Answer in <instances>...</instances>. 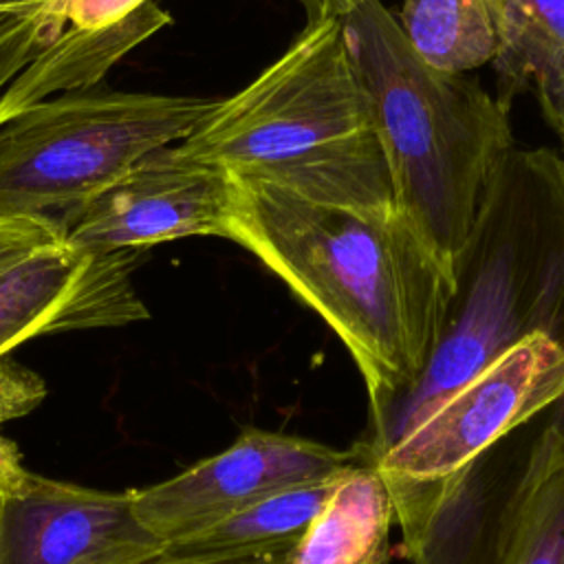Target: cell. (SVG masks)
Here are the masks:
<instances>
[{"mask_svg":"<svg viewBox=\"0 0 564 564\" xmlns=\"http://www.w3.org/2000/svg\"><path fill=\"white\" fill-rule=\"evenodd\" d=\"M531 333L564 348V161L549 150H511L421 372L364 441L372 456ZM557 412L564 419V397Z\"/></svg>","mask_w":564,"mask_h":564,"instance_id":"3","label":"cell"},{"mask_svg":"<svg viewBox=\"0 0 564 564\" xmlns=\"http://www.w3.org/2000/svg\"><path fill=\"white\" fill-rule=\"evenodd\" d=\"M390 491L368 452L346 467L282 564H390Z\"/></svg>","mask_w":564,"mask_h":564,"instance_id":"12","label":"cell"},{"mask_svg":"<svg viewBox=\"0 0 564 564\" xmlns=\"http://www.w3.org/2000/svg\"><path fill=\"white\" fill-rule=\"evenodd\" d=\"M148 0H59L57 20L70 24L73 29H97L108 26L132 11H137Z\"/></svg>","mask_w":564,"mask_h":564,"instance_id":"20","label":"cell"},{"mask_svg":"<svg viewBox=\"0 0 564 564\" xmlns=\"http://www.w3.org/2000/svg\"><path fill=\"white\" fill-rule=\"evenodd\" d=\"M344 469L315 480L291 485L267 498H260L234 516L185 540L167 544L161 555L198 560H249L284 555L315 518Z\"/></svg>","mask_w":564,"mask_h":564,"instance_id":"14","label":"cell"},{"mask_svg":"<svg viewBox=\"0 0 564 564\" xmlns=\"http://www.w3.org/2000/svg\"><path fill=\"white\" fill-rule=\"evenodd\" d=\"M59 0H0V93L59 37Z\"/></svg>","mask_w":564,"mask_h":564,"instance_id":"18","label":"cell"},{"mask_svg":"<svg viewBox=\"0 0 564 564\" xmlns=\"http://www.w3.org/2000/svg\"><path fill=\"white\" fill-rule=\"evenodd\" d=\"M383 145L392 205L454 275L513 150L507 110L463 75L430 68L381 0L341 18Z\"/></svg>","mask_w":564,"mask_h":564,"instance_id":"4","label":"cell"},{"mask_svg":"<svg viewBox=\"0 0 564 564\" xmlns=\"http://www.w3.org/2000/svg\"><path fill=\"white\" fill-rule=\"evenodd\" d=\"M88 262V253L59 240L0 275V357L31 337L106 326Z\"/></svg>","mask_w":564,"mask_h":564,"instance_id":"11","label":"cell"},{"mask_svg":"<svg viewBox=\"0 0 564 564\" xmlns=\"http://www.w3.org/2000/svg\"><path fill=\"white\" fill-rule=\"evenodd\" d=\"M284 555L249 557V560H198V557H163V555H159L148 564H282Z\"/></svg>","mask_w":564,"mask_h":564,"instance_id":"23","label":"cell"},{"mask_svg":"<svg viewBox=\"0 0 564 564\" xmlns=\"http://www.w3.org/2000/svg\"><path fill=\"white\" fill-rule=\"evenodd\" d=\"M231 176V174H229ZM227 240L251 251L350 352L372 427L421 372L456 280L397 209L302 198L231 176Z\"/></svg>","mask_w":564,"mask_h":564,"instance_id":"1","label":"cell"},{"mask_svg":"<svg viewBox=\"0 0 564 564\" xmlns=\"http://www.w3.org/2000/svg\"><path fill=\"white\" fill-rule=\"evenodd\" d=\"M59 240L64 238H59L51 227L42 223L24 218H0V275L37 249Z\"/></svg>","mask_w":564,"mask_h":564,"instance_id":"19","label":"cell"},{"mask_svg":"<svg viewBox=\"0 0 564 564\" xmlns=\"http://www.w3.org/2000/svg\"><path fill=\"white\" fill-rule=\"evenodd\" d=\"M489 2V7H491V11L496 13V20H498V15L502 13V9H505V0H487Z\"/></svg>","mask_w":564,"mask_h":564,"instance_id":"24","label":"cell"},{"mask_svg":"<svg viewBox=\"0 0 564 564\" xmlns=\"http://www.w3.org/2000/svg\"><path fill=\"white\" fill-rule=\"evenodd\" d=\"M562 145H564V143H562ZM562 161H564V156H562Z\"/></svg>","mask_w":564,"mask_h":564,"instance_id":"25","label":"cell"},{"mask_svg":"<svg viewBox=\"0 0 564 564\" xmlns=\"http://www.w3.org/2000/svg\"><path fill=\"white\" fill-rule=\"evenodd\" d=\"M229 214L231 176L165 145L97 194L64 240L82 253L106 256L187 236L227 238Z\"/></svg>","mask_w":564,"mask_h":564,"instance_id":"9","label":"cell"},{"mask_svg":"<svg viewBox=\"0 0 564 564\" xmlns=\"http://www.w3.org/2000/svg\"><path fill=\"white\" fill-rule=\"evenodd\" d=\"M564 397V348L531 333L443 397L375 456L401 535L463 467Z\"/></svg>","mask_w":564,"mask_h":564,"instance_id":"6","label":"cell"},{"mask_svg":"<svg viewBox=\"0 0 564 564\" xmlns=\"http://www.w3.org/2000/svg\"><path fill=\"white\" fill-rule=\"evenodd\" d=\"M546 419L507 434L434 494L403 533L412 564H505Z\"/></svg>","mask_w":564,"mask_h":564,"instance_id":"10","label":"cell"},{"mask_svg":"<svg viewBox=\"0 0 564 564\" xmlns=\"http://www.w3.org/2000/svg\"><path fill=\"white\" fill-rule=\"evenodd\" d=\"M397 24L419 59L441 73L463 75L498 53L496 13L487 0H405Z\"/></svg>","mask_w":564,"mask_h":564,"instance_id":"15","label":"cell"},{"mask_svg":"<svg viewBox=\"0 0 564 564\" xmlns=\"http://www.w3.org/2000/svg\"><path fill=\"white\" fill-rule=\"evenodd\" d=\"M368 452L364 441L339 449L293 434L245 427L223 452L163 482L132 489L134 511L167 546L280 489L355 465Z\"/></svg>","mask_w":564,"mask_h":564,"instance_id":"8","label":"cell"},{"mask_svg":"<svg viewBox=\"0 0 564 564\" xmlns=\"http://www.w3.org/2000/svg\"><path fill=\"white\" fill-rule=\"evenodd\" d=\"M220 99L68 90L0 123V218L66 236L77 214L145 154L187 139Z\"/></svg>","mask_w":564,"mask_h":564,"instance_id":"5","label":"cell"},{"mask_svg":"<svg viewBox=\"0 0 564 564\" xmlns=\"http://www.w3.org/2000/svg\"><path fill=\"white\" fill-rule=\"evenodd\" d=\"M505 564H564V432L551 416Z\"/></svg>","mask_w":564,"mask_h":564,"instance_id":"17","label":"cell"},{"mask_svg":"<svg viewBox=\"0 0 564 564\" xmlns=\"http://www.w3.org/2000/svg\"><path fill=\"white\" fill-rule=\"evenodd\" d=\"M306 11V22H317L324 18H344L361 0H300Z\"/></svg>","mask_w":564,"mask_h":564,"instance_id":"22","label":"cell"},{"mask_svg":"<svg viewBox=\"0 0 564 564\" xmlns=\"http://www.w3.org/2000/svg\"><path fill=\"white\" fill-rule=\"evenodd\" d=\"M174 150L315 203L394 209L370 97L341 18L306 22L275 62L220 99Z\"/></svg>","mask_w":564,"mask_h":564,"instance_id":"2","label":"cell"},{"mask_svg":"<svg viewBox=\"0 0 564 564\" xmlns=\"http://www.w3.org/2000/svg\"><path fill=\"white\" fill-rule=\"evenodd\" d=\"M167 24H172V15L148 0L137 11L108 26H66L59 37L42 48L0 93V123L55 93L90 88L130 48Z\"/></svg>","mask_w":564,"mask_h":564,"instance_id":"13","label":"cell"},{"mask_svg":"<svg viewBox=\"0 0 564 564\" xmlns=\"http://www.w3.org/2000/svg\"><path fill=\"white\" fill-rule=\"evenodd\" d=\"M535 24L564 44V0H513Z\"/></svg>","mask_w":564,"mask_h":564,"instance_id":"21","label":"cell"},{"mask_svg":"<svg viewBox=\"0 0 564 564\" xmlns=\"http://www.w3.org/2000/svg\"><path fill=\"white\" fill-rule=\"evenodd\" d=\"M163 549L139 520L132 489L33 474L0 438V564H148Z\"/></svg>","mask_w":564,"mask_h":564,"instance_id":"7","label":"cell"},{"mask_svg":"<svg viewBox=\"0 0 564 564\" xmlns=\"http://www.w3.org/2000/svg\"><path fill=\"white\" fill-rule=\"evenodd\" d=\"M496 29L498 104L509 110L516 90L531 79L546 121L564 143V44L535 24L513 0H505Z\"/></svg>","mask_w":564,"mask_h":564,"instance_id":"16","label":"cell"}]
</instances>
